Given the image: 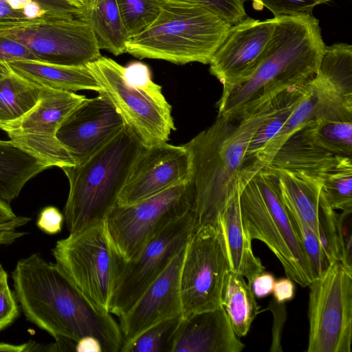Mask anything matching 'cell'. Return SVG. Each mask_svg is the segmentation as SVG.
<instances>
[{
    "mask_svg": "<svg viewBox=\"0 0 352 352\" xmlns=\"http://www.w3.org/2000/svg\"><path fill=\"white\" fill-rule=\"evenodd\" d=\"M8 283V274L0 263V291Z\"/></svg>",
    "mask_w": 352,
    "mask_h": 352,
    "instance_id": "53",
    "label": "cell"
},
{
    "mask_svg": "<svg viewBox=\"0 0 352 352\" xmlns=\"http://www.w3.org/2000/svg\"><path fill=\"white\" fill-rule=\"evenodd\" d=\"M64 215L54 206H47L39 213L36 221L37 227L49 234H55L61 231Z\"/></svg>",
    "mask_w": 352,
    "mask_h": 352,
    "instance_id": "43",
    "label": "cell"
},
{
    "mask_svg": "<svg viewBox=\"0 0 352 352\" xmlns=\"http://www.w3.org/2000/svg\"><path fill=\"white\" fill-rule=\"evenodd\" d=\"M87 65L144 147L168 142L171 131L175 130L171 111L129 85L124 76V66L102 55Z\"/></svg>",
    "mask_w": 352,
    "mask_h": 352,
    "instance_id": "14",
    "label": "cell"
},
{
    "mask_svg": "<svg viewBox=\"0 0 352 352\" xmlns=\"http://www.w3.org/2000/svg\"><path fill=\"white\" fill-rule=\"evenodd\" d=\"M228 270V258L219 225L199 226L186 245L181 269L182 318L221 306V292Z\"/></svg>",
    "mask_w": 352,
    "mask_h": 352,
    "instance_id": "11",
    "label": "cell"
},
{
    "mask_svg": "<svg viewBox=\"0 0 352 352\" xmlns=\"http://www.w3.org/2000/svg\"><path fill=\"white\" fill-rule=\"evenodd\" d=\"M275 18L258 20L247 16L231 26L210 65V72L223 85V93L248 80L267 52Z\"/></svg>",
    "mask_w": 352,
    "mask_h": 352,
    "instance_id": "15",
    "label": "cell"
},
{
    "mask_svg": "<svg viewBox=\"0 0 352 352\" xmlns=\"http://www.w3.org/2000/svg\"><path fill=\"white\" fill-rule=\"evenodd\" d=\"M275 278L272 274L262 272L249 285L255 297L261 298L272 293Z\"/></svg>",
    "mask_w": 352,
    "mask_h": 352,
    "instance_id": "45",
    "label": "cell"
},
{
    "mask_svg": "<svg viewBox=\"0 0 352 352\" xmlns=\"http://www.w3.org/2000/svg\"><path fill=\"white\" fill-rule=\"evenodd\" d=\"M124 76L127 83L142 93L164 109L171 111L172 107L166 100L162 87L151 78L148 66L140 61H133L124 67Z\"/></svg>",
    "mask_w": 352,
    "mask_h": 352,
    "instance_id": "36",
    "label": "cell"
},
{
    "mask_svg": "<svg viewBox=\"0 0 352 352\" xmlns=\"http://www.w3.org/2000/svg\"><path fill=\"white\" fill-rule=\"evenodd\" d=\"M10 69L6 63H0V79L6 76Z\"/></svg>",
    "mask_w": 352,
    "mask_h": 352,
    "instance_id": "54",
    "label": "cell"
},
{
    "mask_svg": "<svg viewBox=\"0 0 352 352\" xmlns=\"http://www.w3.org/2000/svg\"><path fill=\"white\" fill-rule=\"evenodd\" d=\"M21 60L37 58L25 45L12 39L0 36V63Z\"/></svg>",
    "mask_w": 352,
    "mask_h": 352,
    "instance_id": "42",
    "label": "cell"
},
{
    "mask_svg": "<svg viewBox=\"0 0 352 352\" xmlns=\"http://www.w3.org/2000/svg\"><path fill=\"white\" fill-rule=\"evenodd\" d=\"M80 17L91 26L100 50L115 56L126 52L128 37L116 0H95Z\"/></svg>",
    "mask_w": 352,
    "mask_h": 352,
    "instance_id": "27",
    "label": "cell"
},
{
    "mask_svg": "<svg viewBox=\"0 0 352 352\" xmlns=\"http://www.w3.org/2000/svg\"><path fill=\"white\" fill-rule=\"evenodd\" d=\"M218 225L223 234L230 270L241 274L250 285L264 271L260 259L253 253L251 241L245 232L241 215L239 185L219 218Z\"/></svg>",
    "mask_w": 352,
    "mask_h": 352,
    "instance_id": "22",
    "label": "cell"
},
{
    "mask_svg": "<svg viewBox=\"0 0 352 352\" xmlns=\"http://www.w3.org/2000/svg\"><path fill=\"white\" fill-rule=\"evenodd\" d=\"M195 210L191 179L131 205L116 204L104 221L113 245L126 262L157 234Z\"/></svg>",
    "mask_w": 352,
    "mask_h": 352,
    "instance_id": "9",
    "label": "cell"
},
{
    "mask_svg": "<svg viewBox=\"0 0 352 352\" xmlns=\"http://www.w3.org/2000/svg\"><path fill=\"white\" fill-rule=\"evenodd\" d=\"M85 98L72 91L42 87L37 103L23 116L0 129L50 168L74 165V159L56 134L63 120Z\"/></svg>",
    "mask_w": 352,
    "mask_h": 352,
    "instance_id": "13",
    "label": "cell"
},
{
    "mask_svg": "<svg viewBox=\"0 0 352 352\" xmlns=\"http://www.w3.org/2000/svg\"><path fill=\"white\" fill-rule=\"evenodd\" d=\"M72 1H74L76 2H78V3H82L79 0H72Z\"/></svg>",
    "mask_w": 352,
    "mask_h": 352,
    "instance_id": "56",
    "label": "cell"
},
{
    "mask_svg": "<svg viewBox=\"0 0 352 352\" xmlns=\"http://www.w3.org/2000/svg\"><path fill=\"white\" fill-rule=\"evenodd\" d=\"M37 3L47 14L65 16H79L87 8L82 3L72 0H32Z\"/></svg>",
    "mask_w": 352,
    "mask_h": 352,
    "instance_id": "40",
    "label": "cell"
},
{
    "mask_svg": "<svg viewBox=\"0 0 352 352\" xmlns=\"http://www.w3.org/2000/svg\"><path fill=\"white\" fill-rule=\"evenodd\" d=\"M274 18L263 62L248 80L222 93L217 116L242 119L285 90L303 85L316 75L326 46L318 20L312 14Z\"/></svg>",
    "mask_w": 352,
    "mask_h": 352,
    "instance_id": "2",
    "label": "cell"
},
{
    "mask_svg": "<svg viewBox=\"0 0 352 352\" xmlns=\"http://www.w3.org/2000/svg\"><path fill=\"white\" fill-rule=\"evenodd\" d=\"M270 309L272 311L274 316L271 351H282L280 346V334L285 320V309L283 303H278L276 300L271 302Z\"/></svg>",
    "mask_w": 352,
    "mask_h": 352,
    "instance_id": "44",
    "label": "cell"
},
{
    "mask_svg": "<svg viewBox=\"0 0 352 352\" xmlns=\"http://www.w3.org/2000/svg\"><path fill=\"white\" fill-rule=\"evenodd\" d=\"M309 122L292 133L263 168L320 179L334 164L337 155L313 141L309 132Z\"/></svg>",
    "mask_w": 352,
    "mask_h": 352,
    "instance_id": "21",
    "label": "cell"
},
{
    "mask_svg": "<svg viewBox=\"0 0 352 352\" xmlns=\"http://www.w3.org/2000/svg\"><path fill=\"white\" fill-rule=\"evenodd\" d=\"M0 36L20 43L38 60L51 64L85 65L101 56L93 30L80 16L0 19Z\"/></svg>",
    "mask_w": 352,
    "mask_h": 352,
    "instance_id": "8",
    "label": "cell"
},
{
    "mask_svg": "<svg viewBox=\"0 0 352 352\" xmlns=\"http://www.w3.org/2000/svg\"><path fill=\"white\" fill-rule=\"evenodd\" d=\"M19 307L8 284L0 291V331L10 325L19 316Z\"/></svg>",
    "mask_w": 352,
    "mask_h": 352,
    "instance_id": "41",
    "label": "cell"
},
{
    "mask_svg": "<svg viewBox=\"0 0 352 352\" xmlns=\"http://www.w3.org/2000/svg\"><path fill=\"white\" fill-rule=\"evenodd\" d=\"M322 82L321 98L314 119L309 124L310 135L313 141L326 151L351 157L352 100L336 94Z\"/></svg>",
    "mask_w": 352,
    "mask_h": 352,
    "instance_id": "20",
    "label": "cell"
},
{
    "mask_svg": "<svg viewBox=\"0 0 352 352\" xmlns=\"http://www.w3.org/2000/svg\"><path fill=\"white\" fill-rule=\"evenodd\" d=\"M287 207V206H286ZM298 237L309 260L314 278L320 276L330 265L320 241L311 226L295 212L287 207Z\"/></svg>",
    "mask_w": 352,
    "mask_h": 352,
    "instance_id": "35",
    "label": "cell"
},
{
    "mask_svg": "<svg viewBox=\"0 0 352 352\" xmlns=\"http://www.w3.org/2000/svg\"><path fill=\"white\" fill-rule=\"evenodd\" d=\"M12 278L26 319L55 340L92 337L102 352H120L124 340L112 314L81 294L56 263L33 253L17 261Z\"/></svg>",
    "mask_w": 352,
    "mask_h": 352,
    "instance_id": "1",
    "label": "cell"
},
{
    "mask_svg": "<svg viewBox=\"0 0 352 352\" xmlns=\"http://www.w3.org/2000/svg\"><path fill=\"white\" fill-rule=\"evenodd\" d=\"M22 11L27 19H36L47 14L37 3L32 1L28 3Z\"/></svg>",
    "mask_w": 352,
    "mask_h": 352,
    "instance_id": "49",
    "label": "cell"
},
{
    "mask_svg": "<svg viewBox=\"0 0 352 352\" xmlns=\"http://www.w3.org/2000/svg\"><path fill=\"white\" fill-rule=\"evenodd\" d=\"M273 99L240 120L217 116L210 127L184 144L190 157L199 226H218L219 217L239 188L248 146L271 111Z\"/></svg>",
    "mask_w": 352,
    "mask_h": 352,
    "instance_id": "3",
    "label": "cell"
},
{
    "mask_svg": "<svg viewBox=\"0 0 352 352\" xmlns=\"http://www.w3.org/2000/svg\"><path fill=\"white\" fill-rule=\"evenodd\" d=\"M324 197L333 210H352V159L337 155L334 164L321 176Z\"/></svg>",
    "mask_w": 352,
    "mask_h": 352,
    "instance_id": "32",
    "label": "cell"
},
{
    "mask_svg": "<svg viewBox=\"0 0 352 352\" xmlns=\"http://www.w3.org/2000/svg\"><path fill=\"white\" fill-rule=\"evenodd\" d=\"M49 168L12 140H0V199L10 204L30 179Z\"/></svg>",
    "mask_w": 352,
    "mask_h": 352,
    "instance_id": "25",
    "label": "cell"
},
{
    "mask_svg": "<svg viewBox=\"0 0 352 352\" xmlns=\"http://www.w3.org/2000/svg\"><path fill=\"white\" fill-rule=\"evenodd\" d=\"M307 83L290 87L273 99L271 111L257 129L248 146L243 171L252 166L263 148L281 129L302 97Z\"/></svg>",
    "mask_w": 352,
    "mask_h": 352,
    "instance_id": "29",
    "label": "cell"
},
{
    "mask_svg": "<svg viewBox=\"0 0 352 352\" xmlns=\"http://www.w3.org/2000/svg\"><path fill=\"white\" fill-rule=\"evenodd\" d=\"M199 226L195 210L172 222L126 262L112 295L109 312L120 317L167 267Z\"/></svg>",
    "mask_w": 352,
    "mask_h": 352,
    "instance_id": "12",
    "label": "cell"
},
{
    "mask_svg": "<svg viewBox=\"0 0 352 352\" xmlns=\"http://www.w3.org/2000/svg\"><path fill=\"white\" fill-rule=\"evenodd\" d=\"M165 0H116L128 39L146 30L157 18Z\"/></svg>",
    "mask_w": 352,
    "mask_h": 352,
    "instance_id": "34",
    "label": "cell"
},
{
    "mask_svg": "<svg viewBox=\"0 0 352 352\" xmlns=\"http://www.w3.org/2000/svg\"><path fill=\"white\" fill-rule=\"evenodd\" d=\"M41 89L11 70L0 79V128L28 113L38 101Z\"/></svg>",
    "mask_w": 352,
    "mask_h": 352,
    "instance_id": "30",
    "label": "cell"
},
{
    "mask_svg": "<svg viewBox=\"0 0 352 352\" xmlns=\"http://www.w3.org/2000/svg\"><path fill=\"white\" fill-rule=\"evenodd\" d=\"M16 217L10 204L0 199V225L8 222Z\"/></svg>",
    "mask_w": 352,
    "mask_h": 352,
    "instance_id": "50",
    "label": "cell"
},
{
    "mask_svg": "<svg viewBox=\"0 0 352 352\" xmlns=\"http://www.w3.org/2000/svg\"><path fill=\"white\" fill-rule=\"evenodd\" d=\"M14 10H22L32 0H6Z\"/></svg>",
    "mask_w": 352,
    "mask_h": 352,
    "instance_id": "52",
    "label": "cell"
},
{
    "mask_svg": "<svg viewBox=\"0 0 352 352\" xmlns=\"http://www.w3.org/2000/svg\"><path fill=\"white\" fill-rule=\"evenodd\" d=\"M28 344L14 345L8 343L0 342V351L22 352L27 351Z\"/></svg>",
    "mask_w": 352,
    "mask_h": 352,
    "instance_id": "51",
    "label": "cell"
},
{
    "mask_svg": "<svg viewBox=\"0 0 352 352\" xmlns=\"http://www.w3.org/2000/svg\"><path fill=\"white\" fill-rule=\"evenodd\" d=\"M186 247L176 254L131 308L118 317L124 344L161 321L182 316L179 284Z\"/></svg>",
    "mask_w": 352,
    "mask_h": 352,
    "instance_id": "18",
    "label": "cell"
},
{
    "mask_svg": "<svg viewBox=\"0 0 352 352\" xmlns=\"http://www.w3.org/2000/svg\"><path fill=\"white\" fill-rule=\"evenodd\" d=\"M87 8H90L94 3L95 0H79Z\"/></svg>",
    "mask_w": 352,
    "mask_h": 352,
    "instance_id": "55",
    "label": "cell"
},
{
    "mask_svg": "<svg viewBox=\"0 0 352 352\" xmlns=\"http://www.w3.org/2000/svg\"><path fill=\"white\" fill-rule=\"evenodd\" d=\"M26 19L22 10H14L6 0H0V19Z\"/></svg>",
    "mask_w": 352,
    "mask_h": 352,
    "instance_id": "48",
    "label": "cell"
},
{
    "mask_svg": "<svg viewBox=\"0 0 352 352\" xmlns=\"http://www.w3.org/2000/svg\"><path fill=\"white\" fill-rule=\"evenodd\" d=\"M294 283L287 277L274 282L272 293L275 300L278 303H284L292 300L294 296Z\"/></svg>",
    "mask_w": 352,
    "mask_h": 352,
    "instance_id": "46",
    "label": "cell"
},
{
    "mask_svg": "<svg viewBox=\"0 0 352 352\" xmlns=\"http://www.w3.org/2000/svg\"><path fill=\"white\" fill-rule=\"evenodd\" d=\"M252 1L258 5L257 9L263 7L269 10L274 17L293 16L301 14H312L313 9L322 3L331 0H241Z\"/></svg>",
    "mask_w": 352,
    "mask_h": 352,
    "instance_id": "37",
    "label": "cell"
},
{
    "mask_svg": "<svg viewBox=\"0 0 352 352\" xmlns=\"http://www.w3.org/2000/svg\"><path fill=\"white\" fill-rule=\"evenodd\" d=\"M231 326L238 337L245 336L258 314V305L250 286L243 276L228 270L223 279L220 296Z\"/></svg>",
    "mask_w": 352,
    "mask_h": 352,
    "instance_id": "26",
    "label": "cell"
},
{
    "mask_svg": "<svg viewBox=\"0 0 352 352\" xmlns=\"http://www.w3.org/2000/svg\"><path fill=\"white\" fill-rule=\"evenodd\" d=\"M308 352H351L352 270L334 261L309 285Z\"/></svg>",
    "mask_w": 352,
    "mask_h": 352,
    "instance_id": "10",
    "label": "cell"
},
{
    "mask_svg": "<svg viewBox=\"0 0 352 352\" xmlns=\"http://www.w3.org/2000/svg\"><path fill=\"white\" fill-rule=\"evenodd\" d=\"M352 210L338 214V237L340 261L352 270Z\"/></svg>",
    "mask_w": 352,
    "mask_h": 352,
    "instance_id": "39",
    "label": "cell"
},
{
    "mask_svg": "<svg viewBox=\"0 0 352 352\" xmlns=\"http://www.w3.org/2000/svg\"><path fill=\"white\" fill-rule=\"evenodd\" d=\"M277 173L285 206L307 222L318 236L319 218L325 201L320 179L287 171Z\"/></svg>",
    "mask_w": 352,
    "mask_h": 352,
    "instance_id": "24",
    "label": "cell"
},
{
    "mask_svg": "<svg viewBox=\"0 0 352 352\" xmlns=\"http://www.w3.org/2000/svg\"><path fill=\"white\" fill-rule=\"evenodd\" d=\"M55 263L94 305H109L126 261L109 237L105 221L69 233L52 250Z\"/></svg>",
    "mask_w": 352,
    "mask_h": 352,
    "instance_id": "7",
    "label": "cell"
},
{
    "mask_svg": "<svg viewBox=\"0 0 352 352\" xmlns=\"http://www.w3.org/2000/svg\"><path fill=\"white\" fill-rule=\"evenodd\" d=\"M201 4L231 25L243 21L248 16L241 0H180Z\"/></svg>",
    "mask_w": 352,
    "mask_h": 352,
    "instance_id": "38",
    "label": "cell"
},
{
    "mask_svg": "<svg viewBox=\"0 0 352 352\" xmlns=\"http://www.w3.org/2000/svg\"><path fill=\"white\" fill-rule=\"evenodd\" d=\"M316 76L334 93L352 100V47L346 43L325 46Z\"/></svg>",
    "mask_w": 352,
    "mask_h": 352,
    "instance_id": "31",
    "label": "cell"
},
{
    "mask_svg": "<svg viewBox=\"0 0 352 352\" xmlns=\"http://www.w3.org/2000/svg\"><path fill=\"white\" fill-rule=\"evenodd\" d=\"M239 204L244 230L276 256L287 277L307 287L314 276L283 199L278 174L262 168L239 179Z\"/></svg>",
    "mask_w": 352,
    "mask_h": 352,
    "instance_id": "6",
    "label": "cell"
},
{
    "mask_svg": "<svg viewBox=\"0 0 352 352\" xmlns=\"http://www.w3.org/2000/svg\"><path fill=\"white\" fill-rule=\"evenodd\" d=\"M244 346L220 306L182 318L173 352H240Z\"/></svg>",
    "mask_w": 352,
    "mask_h": 352,
    "instance_id": "19",
    "label": "cell"
},
{
    "mask_svg": "<svg viewBox=\"0 0 352 352\" xmlns=\"http://www.w3.org/2000/svg\"><path fill=\"white\" fill-rule=\"evenodd\" d=\"M85 98L60 124L56 134L76 164L85 161L123 129L125 122L103 92Z\"/></svg>",
    "mask_w": 352,
    "mask_h": 352,
    "instance_id": "17",
    "label": "cell"
},
{
    "mask_svg": "<svg viewBox=\"0 0 352 352\" xmlns=\"http://www.w3.org/2000/svg\"><path fill=\"white\" fill-rule=\"evenodd\" d=\"M191 179L189 152L164 142L144 147L121 190L117 204L131 205Z\"/></svg>",
    "mask_w": 352,
    "mask_h": 352,
    "instance_id": "16",
    "label": "cell"
},
{
    "mask_svg": "<svg viewBox=\"0 0 352 352\" xmlns=\"http://www.w3.org/2000/svg\"><path fill=\"white\" fill-rule=\"evenodd\" d=\"M182 316L161 321L124 344L120 352H173Z\"/></svg>",
    "mask_w": 352,
    "mask_h": 352,
    "instance_id": "33",
    "label": "cell"
},
{
    "mask_svg": "<svg viewBox=\"0 0 352 352\" xmlns=\"http://www.w3.org/2000/svg\"><path fill=\"white\" fill-rule=\"evenodd\" d=\"M6 63L11 71L41 87L72 92L84 89L98 93L103 91L87 65L67 66L37 60Z\"/></svg>",
    "mask_w": 352,
    "mask_h": 352,
    "instance_id": "23",
    "label": "cell"
},
{
    "mask_svg": "<svg viewBox=\"0 0 352 352\" xmlns=\"http://www.w3.org/2000/svg\"><path fill=\"white\" fill-rule=\"evenodd\" d=\"M323 87V83L316 75L307 82L302 97L287 120L275 137L263 148L252 166L245 171L256 173L262 169L292 133L314 119Z\"/></svg>",
    "mask_w": 352,
    "mask_h": 352,
    "instance_id": "28",
    "label": "cell"
},
{
    "mask_svg": "<svg viewBox=\"0 0 352 352\" xmlns=\"http://www.w3.org/2000/svg\"><path fill=\"white\" fill-rule=\"evenodd\" d=\"M231 26L201 4L165 0L155 20L127 40L126 52L177 65L209 64Z\"/></svg>",
    "mask_w": 352,
    "mask_h": 352,
    "instance_id": "5",
    "label": "cell"
},
{
    "mask_svg": "<svg viewBox=\"0 0 352 352\" xmlns=\"http://www.w3.org/2000/svg\"><path fill=\"white\" fill-rule=\"evenodd\" d=\"M144 147L125 124L85 161L61 168L69 184L63 213L69 233L105 220Z\"/></svg>",
    "mask_w": 352,
    "mask_h": 352,
    "instance_id": "4",
    "label": "cell"
},
{
    "mask_svg": "<svg viewBox=\"0 0 352 352\" xmlns=\"http://www.w3.org/2000/svg\"><path fill=\"white\" fill-rule=\"evenodd\" d=\"M76 351L102 352V348L98 340L92 337H87L76 342Z\"/></svg>",
    "mask_w": 352,
    "mask_h": 352,
    "instance_id": "47",
    "label": "cell"
}]
</instances>
